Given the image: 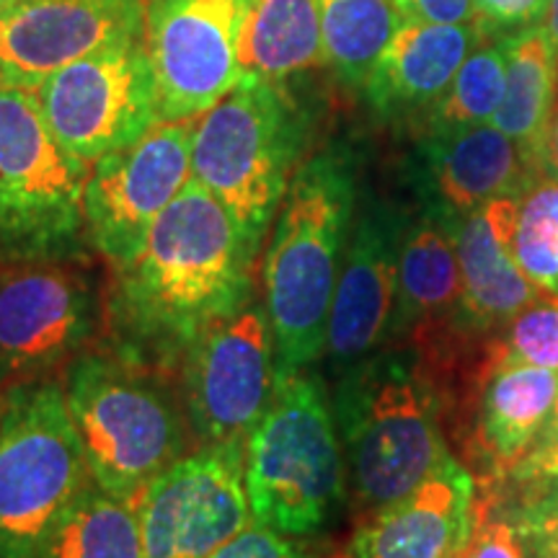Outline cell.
I'll list each match as a JSON object with an SVG mask.
<instances>
[{"label": "cell", "instance_id": "18", "mask_svg": "<svg viewBox=\"0 0 558 558\" xmlns=\"http://www.w3.org/2000/svg\"><path fill=\"white\" fill-rule=\"evenodd\" d=\"M416 207L458 226L488 202L520 197L538 179L514 140L488 124L427 132L407 163Z\"/></svg>", "mask_w": 558, "mask_h": 558}, {"label": "cell", "instance_id": "39", "mask_svg": "<svg viewBox=\"0 0 558 558\" xmlns=\"http://www.w3.org/2000/svg\"><path fill=\"white\" fill-rule=\"evenodd\" d=\"M558 435V396H556V403H554V411H550V418H548V427L543 432V437H554Z\"/></svg>", "mask_w": 558, "mask_h": 558}, {"label": "cell", "instance_id": "36", "mask_svg": "<svg viewBox=\"0 0 558 558\" xmlns=\"http://www.w3.org/2000/svg\"><path fill=\"white\" fill-rule=\"evenodd\" d=\"M538 179L558 181V99H556L554 117H550L546 140H543V148H541Z\"/></svg>", "mask_w": 558, "mask_h": 558}, {"label": "cell", "instance_id": "24", "mask_svg": "<svg viewBox=\"0 0 558 558\" xmlns=\"http://www.w3.org/2000/svg\"><path fill=\"white\" fill-rule=\"evenodd\" d=\"M326 62L318 0H251L241 37L246 75L284 81Z\"/></svg>", "mask_w": 558, "mask_h": 558}, {"label": "cell", "instance_id": "40", "mask_svg": "<svg viewBox=\"0 0 558 558\" xmlns=\"http://www.w3.org/2000/svg\"><path fill=\"white\" fill-rule=\"evenodd\" d=\"M19 3H26V0H0V11L11 9V5H19Z\"/></svg>", "mask_w": 558, "mask_h": 558}, {"label": "cell", "instance_id": "10", "mask_svg": "<svg viewBox=\"0 0 558 558\" xmlns=\"http://www.w3.org/2000/svg\"><path fill=\"white\" fill-rule=\"evenodd\" d=\"M251 0H145L158 122H190L239 86Z\"/></svg>", "mask_w": 558, "mask_h": 558}, {"label": "cell", "instance_id": "4", "mask_svg": "<svg viewBox=\"0 0 558 558\" xmlns=\"http://www.w3.org/2000/svg\"><path fill=\"white\" fill-rule=\"evenodd\" d=\"M308 111L282 81L243 75L239 86L197 117L192 177L241 228L259 259L308 143Z\"/></svg>", "mask_w": 558, "mask_h": 558}, {"label": "cell", "instance_id": "21", "mask_svg": "<svg viewBox=\"0 0 558 558\" xmlns=\"http://www.w3.org/2000/svg\"><path fill=\"white\" fill-rule=\"evenodd\" d=\"M478 24H429L403 19L362 94L383 122H422L442 99L473 47L484 41Z\"/></svg>", "mask_w": 558, "mask_h": 558}, {"label": "cell", "instance_id": "37", "mask_svg": "<svg viewBox=\"0 0 558 558\" xmlns=\"http://www.w3.org/2000/svg\"><path fill=\"white\" fill-rule=\"evenodd\" d=\"M530 558H558V538L525 541Z\"/></svg>", "mask_w": 558, "mask_h": 558}, {"label": "cell", "instance_id": "35", "mask_svg": "<svg viewBox=\"0 0 558 558\" xmlns=\"http://www.w3.org/2000/svg\"><path fill=\"white\" fill-rule=\"evenodd\" d=\"M535 478H558V435L541 437L535 448L518 460L505 476L509 484Z\"/></svg>", "mask_w": 558, "mask_h": 558}, {"label": "cell", "instance_id": "16", "mask_svg": "<svg viewBox=\"0 0 558 558\" xmlns=\"http://www.w3.org/2000/svg\"><path fill=\"white\" fill-rule=\"evenodd\" d=\"M145 34V0H26L0 11V86L37 90L90 52Z\"/></svg>", "mask_w": 558, "mask_h": 558}, {"label": "cell", "instance_id": "14", "mask_svg": "<svg viewBox=\"0 0 558 558\" xmlns=\"http://www.w3.org/2000/svg\"><path fill=\"white\" fill-rule=\"evenodd\" d=\"M246 445H199L135 501L145 558H209L251 522Z\"/></svg>", "mask_w": 558, "mask_h": 558}, {"label": "cell", "instance_id": "2", "mask_svg": "<svg viewBox=\"0 0 558 558\" xmlns=\"http://www.w3.org/2000/svg\"><path fill=\"white\" fill-rule=\"evenodd\" d=\"M352 505L365 514L427 481L448 448V378L414 344H386L333 378Z\"/></svg>", "mask_w": 558, "mask_h": 558}, {"label": "cell", "instance_id": "19", "mask_svg": "<svg viewBox=\"0 0 558 558\" xmlns=\"http://www.w3.org/2000/svg\"><path fill=\"white\" fill-rule=\"evenodd\" d=\"M476 478L445 460L407 497L365 514L341 558H458L476 525Z\"/></svg>", "mask_w": 558, "mask_h": 558}, {"label": "cell", "instance_id": "20", "mask_svg": "<svg viewBox=\"0 0 558 558\" xmlns=\"http://www.w3.org/2000/svg\"><path fill=\"white\" fill-rule=\"evenodd\" d=\"M514 213L518 197H501L456 226L463 277L458 329L471 344H486L509 318L543 298L512 254Z\"/></svg>", "mask_w": 558, "mask_h": 558}, {"label": "cell", "instance_id": "31", "mask_svg": "<svg viewBox=\"0 0 558 558\" xmlns=\"http://www.w3.org/2000/svg\"><path fill=\"white\" fill-rule=\"evenodd\" d=\"M505 512L518 525L522 541L558 538V478L518 481V494H512Z\"/></svg>", "mask_w": 558, "mask_h": 558}, {"label": "cell", "instance_id": "8", "mask_svg": "<svg viewBox=\"0 0 558 558\" xmlns=\"http://www.w3.org/2000/svg\"><path fill=\"white\" fill-rule=\"evenodd\" d=\"M88 481L62 380L0 388V558H37L47 530Z\"/></svg>", "mask_w": 558, "mask_h": 558}, {"label": "cell", "instance_id": "12", "mask_svg": "<svg viewBox=\"0 0 558 558\" xmlns=\"http://www.w3.org/2000/svg\"><path fill=\"white\" fill-rule=\"evenodd\" d=\"M194 122H158L128 148L90 166L83 213L90 248L111 271L143 254L156 220L192 179Z\"/></svg>", "mask_w": 558, "mask_h": 558}, {"label": "cell", "instance_id": "29", "mask_svg": "<svg viewBox=\"0 0 558 558\" xmlns=\"http://www.w3.org/2000/svg\"><path fill=\"white\" fill-rule=\"evenodd\" d=\"M505 367L558 373V300H535L486 341V375Z\"/></svg>", "mask_w": 558, "mask_h": 558}, {"label": "cell", "instance_id": "41", "mask_svg": "<svg viewBox=\"0 0 558 558\" xmlns=\"http://www.w3.org/2000/svg\"><path fill=\"white\" fill-rule=\"evenodd\" d=\"M308 558H313V556H308Z\"/></svg>", "mask_w": 558, "mask_h": 558}, {"label": "cell", "instance_id": "25", "mask_svg": "<svg viewBox=\"0 0 558 558\" xmlns=\"http://www.w3.org/2000/svg\"><path fill=\"white\" fill-rule=\"evenodd\" d=\"M37 558H145L137 509L88 481L47 530Z\"/></svg>", "mask_w": 558, "mask_h": 558}, {"label": "cell", "instance_id": "6", "mask_svg": "<svg viewBox=\"0 0 558 558\" xmlns=\"http://www.w3.org/2000/svg\"><path fill=\"white\" fill-rule=\"evenodd\" d=\"M62 388L90 481L111 497L135 507L140 494L186 456V411L160 375L111 352H83L65 367Z\"/></svg>", "mask_w": 558, "mask_h": 558}, {"label": "cell", "instance_id": "7", "mask_svg": "<svg viewBox=\"0 0 558 558\" xmlns=\"http://www.w3.org/2000/svg\"><path fill=\"white\" fill-rule=\"evenodd\" d=\"M88 173L52 135L34 90L0 86V267L88 259Z\"/></svg>", "mask_w": 558, "mask_h": 558}, {"label": "cell", "instance_id": "23", "mask_svg": "<svg viewBox=\"0 0 558 558\" xmlns=\"http://www.w3.org/2000/svg\"><path fill=\"white\" fill-rule=\"evenodd\" d=\"M558 50L546 26L533 24L507 37V90L492 124L518 143L538 171L543 140L556 109Z\"/></svg>", "mask_w": 558, "mask_h": 558}, {"label": "cell", "instance_id": "3", "mask_svg": "<svg viewBox=\"0 0 558 558\" xmlns=\"http://www.w3.org/2000/svg\"><path fill=\"white\" fill-rule=\"evenodd\" d=\"M357 199V160L344 145L303 160L290 181L262 262L277 375L311 369L326 352Z\"/></svg>", "mask_w": 558, "mask_h": 558}, {"label": "cell", "instance_id": "9", "mask_svg": "<svg viewBox=\"0 0 558 558\" xmlns=\"http://www.w3.org/2000/svg\"><path fill=\"white\" fill-rule=\"evenodd\" d=\"M52 135L94 166L158 124L156 75L145 39H128L58 70L34 90Z\"/></svg>", "mask_w": 558, "mask_h": 558}, {"label": "cell", "instance_id": "13", "mask_svg": "<svg viewBox=\"0 0 558 558\" xmlns=\"http://www.w3.org/2000/svg\"><path fill=\"white\" fill-rule=\"evenodd\" d=\"M277 388L275 333L264 303L215 324L181 367V407L202 445H246Z\"/></svg>", "mask_w": 558, "mask_h": 558}, {"label": "cell", "instance_id": "26", "mask_svg": "<svg viewBox=\"0 0 558 558\" xmlns=\"http://www.w3.org/2000/svg\"><path fill=\"white\" fill-rule=\"evenodd\" d=\"M326 65L362 88L403 24L396 0H318Z\"/></svg>", "mask_w": 558, "mask_h": 558}, {"label": "cell", "instance_id": "38", "mask_svg": "<svg viewBox=\"0 0 558 558\" xmlns=\"http://www.w3.org/2000/svg\"><path fill=\"white\" fill-rule=\"evenodd\" d=\"M543 26H546L550 41H554V47L558 50V0H550L548 3V11H546V19H543Z\"/></svg>", "mask_w": 558, "mask_h": 558}, {"label": "cell", "instance_id": "32", "mask_svg": "<svg viewBox=\"0 0 558 558\" xmlns=\"http://www.w3.org/2000/svg\"><path fill=\"white\" fill-rule=\"evenodd\" d=\"M550 0H473V21L486 39L509 37L546 19Z\"/></svg>", "mask_w": 558, "mask_h": 558}, {"label": "cell", "instance_id": "33", "mask_svg": "<svg viewBox=\"0 0 558 558\" xmlns=\"http://www.w3.org/2000/svg\"><path fill=\"white\" fill-rule=\"evenodd\" d=\"M311 554L298 546L295 538L277 533L251 520L239 535L215 550L209 558H308Z\"/></svg>", "mask_w": 558, "mask_h": 558}, {"label": "cell", "instance_id": "28", "mask_svg": "<svg viewBox=\"0 0 558 558\" xmlns=\"http://www.w3.org/2000/svg\"><path fill=\"white\" fill-rule=\"evenodd\" d=\"M512 254L535 290L558 300V181H535L518 197Z\"/></svg>", "mask_w": 558, "mask_h": 558}, {"label": "cell", "instance_id": "5", "mask_svg": "<svg viewBox=\"0 0 558 558\" xmlns=\"http://www.w3.org/2000/svg\"><path fill=\"white\" fill-rule=\"evenodd\" d=\"M251 520L308 538L349 497L347 465L326 383L311 369L277 375L267 414L243 448Z\"/></svg>", "mask_w": 558, "mask_h": 558}, {"label": "cell", "instance_id": "22", "mask_svg": "<svg viewBox=\"0 0 558 558\" xmlns=\"http://www.w3.org/2000/svg\"><path fill=\"white\" fill-rule=\"evenodd\" d=\"M558 373L541 367L492 369L478 383L476 448L492 478L505 481L548 427Z\"/></svg>", "mask_w": 558, "mask_h": 558}, {"label": "cell", "instance_id": "27", "mask_svg": "<svg viewBox=\"0 0 558 558\" xmlns=\"http://www.w3.org/2000/svg\"><path fill=\"white\" fill-rule=\"evenodd\" d=\"M507 90V37L484 39L452 78L442 99L418 122L422 135L488 124L501 107Z\"/></svg>", "mask_w": 558, "mask_h": 558}, {"label": "cell", "instance_id": "17", "mask_svg": "<svg viewBox=\"0 0 558 558\" xmlns=\"http://www.w3.org/2000/svg\"><path fill=\"white\" fill-rule=\"evenodd\" d=\"M463 277H460L456 226L435 213L409 215L401 241L399 282L386 344H414L450 375L460 362L478 354L458 329Z\"/></svg>", "mask_w": 558, "mask_h": 558}, {"label": "cell", "instance_id": "34", "mask_svg": "<svg viewBox=\"0 0 558 558\" xmlns=\"http://www.w3.org/2000/svg\"><path fill=\"white\" fill-rule=\"evenodd\" d=\"M403 19L429 21V24H469L473 0H396Z\"/></svg>", "mask_w": 558, "mask_h": 558}, {"label": "cell", "instance_id": "15", "mask_svg": "<svg viewBox=\"0 0 558 558\" xmlns=\"http://www.w3.org/2000/svg\"><path fill=\"white\" fill-rule=\"evenodd\" d=\"M409 215L390 199H357L326 331L324 354L333 378L386 347Z\"/></svg>", "mask_w": 558, "mask_h": 558}, {"label": "cell", "instance_id": "11", "mask_svg": "<svg viewBox=\"0 0 558 558\" xmlns=\"http://www.w3.org/2000/svg\"><path fill=\"white\" fill-rule=\"evenodd\" d=\"M104 326V300L78 264L0 267V388L52 378Z\"/></svg>", "mask_w": 558, "mask_h": 558}, {"label": "cell", "instance_id": "1", "mask_svg": "<svg viewBox=\"0 0 558 558\" xmlns=\"http://www.w3.org/2000/svg\"><path fill=\"white\" fill-rule=\"evenodd\" d=\"M256 264L228 209L192 177L160 213L143 254L111 271L104 298L111 354L160 378L181 375L192 347L251 303Z\"/></svg>", "mask_w": 558, "mask_h": 558}, {"label": "cell", "instance_id": "30", "mask_svg": "<svg viewBox=\"0 0 558 558\" xmlns=\"http://www.w3.org/2000/svg\"><path fill=\"white\" fill-rule=\"evenodd\" d=\"M458 558H530L518 525L507 518L492 488L478 494L476 525Z\"/></svg>", "mask_w": 558, "mask_h": 558}]
</instances>
